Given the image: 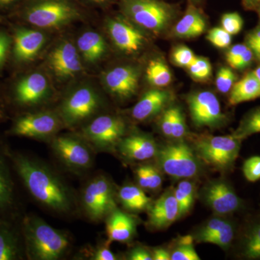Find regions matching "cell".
<instances>
[{
    "label": "cell",
    "instance_id": "484cf974",
    "mask_svg": "<svg viewBox=\"0 0 260 260\" xmlns=\"http://www.w3.org/2000/svg\"><path fill=\"white\" fill-rule=\"evenodd\" d=\"M259 97L260 84L251 72L233 85L229 102L230 105L235 106Z\"/></svg>",
    "mask_w": 260,
    "mask_h": 260
},
{
    "label": "cell",
    "instance_id": "7a4b0ae2",
    "mask_svg": "<svg viewBox=\"0 0 260 260\" xmlns=\"http://www.w3.org/2000/svg\"><path fill=\"white\" fill-rule=\"evenodd\" d=\"M25 257L30 260H58L69 252L71 239L68 233L51 226L35 215L20 220Z\"/></svg>",
    "mask_w": 260,
    "mask_h": 260
},
{
    "label": "cell",
    "instance_id": "9c48e42d",
    "mask_svg": "<svg viewBox=\"0 0 260 260\" xmlns=\"http://www.w3.org/2000/svg\"><path fill=\"white\" fill-rule=\"evenodd\" d=\"M125 124L120 118L103 115L95 118L83 130L84 139L95 151L109 152L116 149L125 135Z\"/></svg>",
    "mask_w": 260,
    "mask_h": 260
},
{
    "label": "cell",
    "instance_id": "ac0fdd59",
    "mask_svg": "<svg viewBox=\"0 0 260 260\" xmlns=\"http://www.w3.org/2000/svg\"><path fill=\"white\" fill-rule=\"evenodd\" d=\"M148 211V225L150 229L162 230L175 223L180 218V214L174 189H167L152 203Z\"/></svg>",
    "mask_w": 260,
    "mask_h": 260
},
{
    "label": "cell",
    "instance_id": "5b68a950",
    "mask_svg": "<svg viewBox=\"0 0 260 260\" xmlns=\"http://www.w3.org/2000/svg\"><path fill=\"white\" fill-rule=\"evenodd\" d=\"M156 158L162 172L174 179H191L201 171L199 158L194 150L183 142L158 148Z\"/></svg>",
    "mask_w": 260,
    "mask_h": 260
},
{
    "label": "cell",
    "instance_id": "9f6ffc18",
    "mask_svg": "<svg viewBox=\"0 0 260 260\" xmlns=\"http://www.w3.org/2000/svg\"><path fill=\"white\" fill-rule=\"evenodd\" d=\"M90 1L95 3H103L104 2L107 1V0H90Z\"/></svg>",
    "mask_w": 260,
    "mask_h": 260
},
{
    "label": "cell",
    "instance_id": "83f0119b",
    "mask_svg": "<svg viewBox=\"0 0 260 260\" xmlns=\"http://www.w3.org/2000/svg\"><path fill=\"white\" fill-rule=\"evenodd\" d=\"M78 47L85 60L94 62L106 51V43L102 36L95 32H84L78 40Z\"/></svg>",
    "mask_w": 260,
    "mask_h": 260
},
{
    "label": "cell",
    "instance_id": "ee69618b",
    "mask_svg": "<svg viewBox=\"0 0 260 260\" xmlns=\"http://www.w3.org/2000/svg\"><path fill=\"white\" fill-rule=\"evenodd\" d=\"M146 169L150 190H157L160 189L162 185V179L158 169L151 165H146Z\"/></svg>",
    "mask_w": 260,
    "mask_h": 260
},
{
    "label": "cell",
    "instance_id": "8d00e7d4",
    "mask_svg": "<svg viewBox=\"0 0 260 260\" xmlns=\"http://www.w3.org/2000/svg\"><path fill=\"white\" fill-rule=\"evenodd\" d=\"M207 39L215 47L224 49L230 45L232 38L223 28H213L208 32Z\"/></svg>",
    "mask_w": 260,
    "mask_h": 260
},
{
    "label": "cell",
    "instance_id": "c3c4849f",
    "mask_svg": "<svg viewBox=\"0 0 260 260\" xmlns=\"http://www.w3.org/2000/svg\"><path fill=\"white\" fill-rule=\"evenodd\" d=\"M253 56H254V53H253V51H251L249 48H248V49L243 53L242 55L239 56L237 60L234 61V62L231 65V67L234 68V69H244V68H246L248 65L250 64L251 61H252Z\"/></svg>",
    "mask_w": 260,
    "mask_h": 260
},
{
    "label": "cell",
    "instance_id": "7402d4cb",
    "mask_svg": "<svg viewBox=\"0 0 260 260\" xmlns=\"http://www.w3.org/2000/svg\"><path fill=\"white\" fill-rule=\"evenodd\" d=\"M139 75L131 67H117L108 72L105 83L112 93L120 98L134 95L138 86Z\"/></svg>",
    "mask_w": 260,
    "mask_h": 260
},
{
    "label": "cell",
    "instance_id": "bcb514c9",
    "mask_svg": "<svg viewBox=\"0 0 260 260\" xmlns=\"http://www.w3.org/2000/svg\"><path fill=\"white\" fill-rule=\"evenodd\" d=\"M247 46L260 60V27L249 34Z\"/></svg>",
    "mask_w": 260,
    "mask_h": 260
},
{
    "label": "cell",
    "instance_id": "8992f818",
    "mask_svg": "<svg viewBox=\"0 0 260 260\" xmlns=\"http://www.w3.org/2000/svg\"><path fill=\"white\" fill-rule=\"evenodd\" d=\"M76 8L67 0H38L26 5L22 18L39 28H53L78 17Z\"/></svg>",
    "mask_w": 260,
    "mask_h": 260
},
{
    "label": "cell",
    "instance_id": "8fae6325",
    "mask_svg": "<svg viewBox=\"0 0 260 260\" xmlns=\"http://www.w3.org/2000/svg\"><path fill=\"white\" fill-rule=\"evenodd\" d=\"M187 104L191 120L198 127H215L225 119L218 98L212 92L191 93Z\"/></svg>",
    "mask_w": 260,
    "mask_h": 260
},
{
    "label": "cell",
    "instance_id": "f1b7e54d",
    "mask_svg": "<svg viewBox=\"0 0 260 260\" xmlns=\"http://www.w3.org/2000/svg\"><path fill=\"white\" fill-rule=\"evenodd\" d=\"M146 75L149 83L159 88L167 86L172 82V73L169 67L160 60L150 61L147 68Z\"/></svg>",
    "mask_w": 260,
    "mask_h": 260
},
{
    "label": "cell",
    "instance_id": "1f68e13d",
    "mask_svg": "<svg viewBox=\"0 0 260 260\" xmlns=\"http://www.w3.org/2000/svg\"><path fill=\"white\" fill-rule=\"evenodd\" d=\"M234 236H235L234 228L230 222H228L218 232L204 238L201 243H209V244H215L224 250H226L234 241Z\"/></svg>",
    "mask_w": 260,
    "mask_h": 260
},
{
    "label": "cell",
    "instance_id": "f35d334b",
    "mask_svg": "<svg viewBox=\"0 0 260 260\" xmlns=\"http://www.w3.org/2000/svg\"><path fill=\"white\" fill-rule=\"evenodd\" d=\"M196 57L194 52L185 46H179L172 53L173 61L179 67L188 68Z\"/></svg>",
    "mask_w": 260,
    "mask_h": 260
},
{
    "label": "cell",
    "instance_id": "ab89813d",
    "mask_svg": "<svg viewBox=\"0 0 260 260\" xmlns=\"http://www.w3.org/2000/svg\"><path fill=\"white\" fill-rule=\"evenodd\" d=\"M187 133L184 114L179 107H174V120H173L172 138L180 140L184 138Z\"/></svg>",
    "mask_w": 260,
    "mask_h": 260
},
{
    "label": "cell",
    "instance_id": "44dd1931",
    "mask_svg": "<svg viewBox=\"0 0 260 260\" xmlns=\"http://www.w3.org/2000/svg\"><path fill=\"white\" fill-rule=\"evenodd\" d=\"M113 42L120 50L137 52L143 47L144 37L141 32L121 19L111 20L108 23Z\"/></svg>",
    "mask_w": 260,
    "mask_h": 260
},
{
    "label": "cell",
    "instance_id": "816d5d0a",
    "mask_svg": "<svg viewBox=\"0 0 260 260\" xmlns=\"http://www.w3.org/2000/svg\"><path fill=\"white\" fill-rule=\"evenodd\" d=\"M19 0H0V9H7L16 4Z\"/></svg>",
    "mask_w": 260,
    "mask_h": 260
},
{
    "label": "cell",
    "instance_id": "e575fe53",
    "mask_svg": "<svg viewBox=\"0 0 260 260\" xmlns=\"http://www.w3.org/2000/svg\"><path fill=\"white\" fill-rule=\"evenodd\" d=\"M236 75L229 68H222L218 70L216 77V87L219 91L226 93L230 91L235 83Z\"/></svg>",
    "mask_w": 260,
    "mask_h": 260
},
{
    "label": "cell",
    "instance_id": "d590c367",
    "mask_svg": "<svg viewBox=\"0 0 260 260\" xmlns=\"http://www.w3.org/2000/svg\"><path fill=\"white\" fill-rule=\"evenodd\" d=\"M243 24V19L237 13H225L221 18L222 28L232 36L242 30Z\"/></svg>",
    "mask_w": 260,
    "mask_h": 260
},
{
    "label": "cell",
    "instance_id": "3957f363",
    "mask_svg": "<svg viewBox=\"0 0 260 260\" xmlns=\"http://www.w3.org/2000/svg\"><path fill=\"white\" fill-rule=\"evenodd\" d=\"M115 189L104 175H97L87 183L82 191L81 205L85 215L93 222L107 218L116 208Z\"/></svg>",
    "mask_w": 260,
    "mask_h": 260
},
{
    "label": "cell",
    "instance_id": "f5cc1de1",
    "mask_svg": "<svg viewBox=\"0 0 260 260\" xmlns=\"http://www.w3.org/2000/svg\"><path fill=\"white\" fill-rule=\"evenodd\" d=\"M253 74L254 75V76L256 77V79H257L258 82H259L260 84V65L258 68H256L254 71H252Z\"/></svg>",
    "mask_w": 260,
    "mask_h": 260
},
{
    "label": "cell",
    "instance_id": "9a60e30c",
    "mask_svg": "<svg viewBox=\"0 0 260 260\" xmlns=\"http://www.w3.org/2000/svg\"><path fill=\"white\" fill-rule=\"evenodd\" d=\"M17 217L0 216V260L25 257L21 227Z\"/></svg>",
    "mask_w": 260,
    "mask_h": 260
},
{
    "label": "cell",
    "instance_id": "cb8c5ba5",
    "mask_svg": "<svg viewBox=\"0 0 260 260\" xmlns=\"http://www.w3.org/2000/svg\"><path fill=\"white\" fill-rule=\"evenodd\" d=\"M171 100L169 91L160 89L149 90L135 104L132 116L137 121H143L157 115L167 107Z\"/></svg>",
    "mask_w": 260,
    "mask_h": 260
},
{
    "label": "cell",
    "instance_id": "603a6c76",
    "mask_svg": "<svg viewBox=\"0 0 260 260\" xmlns=\"http://www.w3.org/2000/svg\"><path fill=\"white\" fill-rule=\"evenodd\" d=\"M50 61L54 73L61 78L74 76L82 70L78 51L71 43L58 46L51 53Z\"/></svg>",
    "mask_w": 260,
    "mask_h": 260
},
{
    "label": "cell",
    "instance_id": "30bf717a",
    "mask_svg": "<svg viewBox=\"0 0 260 260\" xmlns=\"http://www.w3.org/2000/svg\"><path fill=\"white\" fill-rule=\"evenodd\" d=\"M59 118L51 112L32 113L17 116L7 132L9 136L32 139H47L60 128Z\"/></svg>",
    "mask_w": 260,
    "mask_h": 260
},
{
    "label": "cell",
    "instance_id": "4dcf8cb0",
    "mask_svg": "<svg viewBox=\"0 0 260 260\" xmlns=\"http://www.w3.org/2000/svg\"><path fill=\"white\" fill-rule=\"evenodd\" d=\"M243 255L249 259H260V222L251 228L244 241Z\"/></svg>",
    "mask_w": 260,
    "mask_h": 260
},
{
    "label": "cell",
    "instance_id": "f6af8a7d",
    "mask_svg": "<svg viewBox=\"0 0 260 260\" xmlns=\"http://www.w3.org/2000/svg\"><path fill=\"white\" fill-rule=\"evenodd\" d=\"M89 257L93 260H116L117 256L108 247L107 245L97 247L93 251H90Z\"/></svg>",
    "mask_w": 260,
    "mask_h": 260
},
{
    "label": "cell",
    "instance_id": "ffe728a7",
    "mask_svg": "<svg viewBox=\"0 0 260 260\" xmlns=\"http://www.w3.org/2000/svg\"><path fill=\"white\" fill-rule=\"evenodd\" d=\"M106 229L108 244L128 243L136 235L137 220L133 215L116 208L106 218Z\"/></svg>",
    "mask_w": 260,
    "mask_h": 260
},
{
    "label": "cell",
    "instance_id": "4fadbf2b",
    "mask_svg": "<svg viewBox=\"0 0 260 260\" xmlns=\"http://www.w3.org/2000/svg\"><path fill=\"white\" fill-rule=\"evenodd\" d=\"M47 78L40 73L24 75L13 84L10 99L16 107H32L42 102L48 94Z\"/></svg>",
    "mask_w": 260,
    "mask_h": 260
},
{
    "label": "cell",
    "instance_id": "11a10c76",
    "mask_svg": "<svg viewBox=\"0 0 260 260\" xmlns=\"http://www.w3.org/2000/svg\"><path fill=\"white\" fill-rule=\"evenodd\" d=\"M246 3H249V4H257V3H260V0H245Z\"/></svg>",
    "mask_w": 260,
    "mask_h": 260
},
{
    "label": "cell",
    "instance_id": "836d02e7",
    "mask_svg": "<svg viewBox=\"0 0 260 260\" xmlns=\"http://www.w3.org/2000/svg\"><path fill=\"white\" fill-rule=\"evenodd\" d=\"M187 68L191 76L197 80L208 79L211 75V64L209 60L205 58L197 56L194 61Z\"/></svg>",
    "mask_w": 260,
    "mask_h": 260
},
{
    "label": "cell",
    "instance_id": "2e32d148",
    "mask_svg": "<svg viewBox=\"0 0 260 260\" xmlns=\"http://www.w3.org/2000/svg\"><path fill=\"white\" fill-rule=\"evenodd\" d=\"M11 53L15 64H23L32 60L42 49L45 36L42 32L18 27L12 36Z\"/></svg>",
    "mask_w": 260,
    "mask_h": 260
},
{
    "label": "cell",
    "instance_id": "ba28073f",
    "mask_svg": "<svg viewBox=\"0 0 260 260\" xmlns=\"http://www.w3.org/2000/svg\"><path fill=\"white\" fill-rule=\"evenodd\" d=\"M51 148L67 169L83 172L93 167L95 150L84 138L61 135L52 140Z\"/></svg>",
    "mask_w": 260,
    "mask_h": 260
},
{
    "label": "cell",
    "instance_id": "f546056e",
    "mask_svg": "<svg viewBox=\"0 0 260 260\" xmlns=\"http://www.w3.org/2000/svg\"><path fill=\"white\" fill-rule=\"evenodd\" d=\"M171 260H200L195 250L194 238L190 235L180 237L177 241V246L173 249Z\"/></svg>",
    "mask_w": 260,
    "mask_h": 260
},
{
    "label": "cell",
    "instance_id": "6da1fadb",
    "mask_svg": "<svg viewBox=\"0 0 260 260\" xmlns=\"http://www.w3.org/2000/svg\"><path fill=\"white\" fill-rule=\"evenodd\" d=\"M9 156L13 171L32 199L56 213L73 211L74 196L55 172L37 159L10 149Z\"/></svg>",
    "mask_w": 260,
    "mask_h": 260
},
{
    "label": "cell",
    "instance_id": "7bdbcfd3",
    "mask_svg": "<svg viewBox=\"0 0 260 260\" xmlns=\"http://www.w3.org/2000/svg\"><path fill=\"white\" fill-rule=\"evenodd\" d=\"M174 107H171L164 112L160 120V129L162 134L167 138H172L173 120H174Z\"/></svg>",
    "mask_w": 260,
    "mask_h": 260
},
{
    "label": "cell",
    "instance_id": "b9f144b4",
    "mask_svg": "<svg viewBox=\"0 0 260 260\" xmlns=\"http://www.w3.org/2000/svg\"><path fill=\"white\" fill-rule=\"evenodd\" d=\"M174 194H175L176 199H177L178 205H179L180 218L181 217L185 216L186 214L190 211L194 203H191L190 200L188 199L184 191L179 189L178 186L176 189H174Z\"/></svg>",
    "mask_w": 260,
    "mask_h": 260
},
{
    "label": "cell",
    "instance_id": "52a82bcc",
    "mask_svg": "<svg viewBox=\"0 0 260 260\" xmlns=\"http://www.w3.org/2000/svg\"><path fill=\"white\" fill-rule=\"evenodd\" d=\"M122 8L135 23L154 32L167 28L174 18L172 7L159 0H124Z\"/></svg>",
    "mask_w": 260,
    "mask_h": 260
},
{
    "label": "cell",
    "instance_id": "d4e9b609",
    "mask_svg": "<svg viewBox=\"0 0 260 260\" xmlns=\"http://www.w3.org/2000/svg\"><path fill=\"white\" fill-rule=\"evenodd\" d=\"M118 200L123 208L131 213H140L148 210L152 204L151 199L138 185L128 184L121 186L117 192Z\"/></svg>",
    "mask_w": 260,
    "mask_h": 260
},
{
    "label": "cell",
    "instance_id": "7dc6e473",
    "mask_svg": "<svg viewBox=\"0 0 260 260\" xmlns=\"http://www.w3.org/2000/svg\"><path fill=\"white\" fill-rule=\"evenodd\" d=\"M126 257L129 260H153L152 253L142 246L133 248L129 251Z\"/></svg>",
    "mask_w": 260,
    "mask_h": 260
},
{
    "label": "cell",
    "instance_id": "6f0895ef",
    "mask_svg": "<svg viewBox=\"0 0 260 260\" xmlns=\"http://www.w3.org/2000/svg\"><path fill=\"white\" fill-rule=\"evenodd\" d=\"M1 20H2V17L0 16V21H1Z\"/></svg>",
    "mask_w": 260,
    "mask_h": 260
},
{
    "label": "cell",
    "instance_id": "681fc988",
    "mask_svg": "<svg viewBox=\"0 0 260 260\" xmlns=\"http://www.w3.org/2000/svg\"><path fill=\"white\" fill-rule=\"evenodd\" d=\"M248 48V46L245 44H237L231 48L226 54V60L229 64L231 66Z\"/></svg>",
    "mask_w": 260,
    "mask_h": 260
},
{
    "label": "cell",
    "instance_id": "4316f807",
    "mask_svg": "<svg viewBox=\"0 0 260 260\" xmlns=\"http://www.w3.org/2000/svg\"><path fill=\"white\" fill-rule=\"evenodd\" d=\"M206 28V22L194 7L189 6L185 15L176 24L174 34L179 38L190 39L199 37Z\"/></svg>",
    "mask_w": 260,
    "mask_h": 260
},
{
    "label": "cell",
    "instance_id": "7c38bea8",
    "mask_svg": "<svg viewBox=\"0 0 260 260\" xmlns=\"http://www.w3.org/2000/svg\"><path fill=\"white\" fill-rule=\"evenodd\" d=\"M99 107V99L92 89L81 88L67 98L61 109V117L73 126L93 114Z\"/></svg>",
    "mask_w": 260,
    "mask_h": 260
},
{
    "label": "cell",
    "instance_id": "d6986e66",
    "mask_svg": "<svg viewBox=\"0 0 260 260\" xmlns=\"http://www.w3.org/2000/svg\"><path fill=\"white\" fill-rule=\"evenodd\" d=\"M123 158L132 161H145L156 156L158 148L150 137L134 134L124 137L116 148Z\"/></svg>",
    "mask_w": 260,
    "mask_h": 260
},
{
    "label": "cell",
    "instance_id": "60d3db41",
    "mask_svg": "<svg viewBox=\"0 0 260 260\" xmlns=\"http://www.w3.org/2000/svg\"><path fill=\"white\" fill-rule=\"evenodd\" d=\"M12 37L6 32L0 30V71L8 60L12 47Z\"/></svg>",
    "mask_w": 260,
    "mask_h": 260
},
{
    "label": "cell",
    "instance_id": "277c9868",
    "mask_svg": "<svg viewBox=\"0 0 260 260\" xmlns=\"http://www.w3.org/2000/svg\"><path fill=\"white\" fill-rule=\"evenodd\" d=\"M242 140L233 135L203 136L194 142L198 158L218 170H227L239 156Z\"/></svg>",
    "mask_w": 260,
    "mask_h": 260
},
{
    "label": "cell",
    "instance_id": "f907efd6",
    "mask_svg": "<svg viewBox=\"0 0 260 260\" xmlns=\"http://www.w3.org/2000/svg\"><path fill=\"white\" fill-rule=\"evenodd\" d=\"M153 260H171V254L169 251L162 248H155L152 252Z\"/></svg>",
    "mask_w": 260,
    "mask_h": 260
},
{
    "label": "cell",
    "instance_id": "74e56055",
    "mask_svg": "<svg viewBox=\"0 0 260 260\" xmlns=\"http://www.w3.org/2000/svg\"><path fill=\"white\" fill-rule=\"evenodd\" d=\"M243 174L246 180L255 182L260 179V156L246 159L243 165Z\"/></svg>",
    "mask_w": 260,
    "mask_h": 260
},
{
    "label": "cell",
    "instance_id": "680465c9",
    "mask_svg": "<svg viewBox=\"0 0 260 260\" xmlns=\"http://www.w3.org/2000/svg\"><path fill=\"white\" fill-rule=\"evenodd\" d=\"M259 17H260V8H259Z\"/></svg>",
    "mask_w": 260,
    "mask_h": 260
},
{
    "label": "cell",
    "instance_id": "db71d44e",
    "mask_svg": "<svg viewBox=\"0 0 260 260\" xmlns=\"http://www.w3.org/2000/svg\"><path fill=\"white\" fill-rule=\"evenodd\" d=\"M5 117V111L4 106H3V102H2L1 99H0V120Z\"/></svg>",
    "mask_w": 260,
    "mask_h": 260
},
{
    "label": "cell",
    "instance_id": "e0dca14e",
    "mask_svg": "<svg viewBox=\"0 0 260 260\" xmlns=\"http://www.w3.org/2000/svg\"><path fill=\"white\" fill-rule=\"evenodd\" d=\"M203 196L207 205L218 215L234 213L241 206L240 198L225 181L210 183L205 187Z\"/></svg>",
    "mask_w": 260,
    "mask_h": 260
},
{
    "label": "cell",
    "instance_id": "5bb4252c",
    "mask_svg": "<svg viewBox=\"0 0 260 260\" xmlns=\"http://www.w3.org/2000/svg\"><path fill=\"white\" fill-rule=\"evenodd\" d=\"M9 147L0 141V216H18L16 186Z\"/></svg>",
    "mask_w": 260,
    "mask_h": 260
},
{
    "label": "cell",
    "instance_id": "d6a6232c",
    "mask_svg": "<svg viewBox=\"0 0 260 260\" xmlns=\"http://www.w3.org/2000/svg\"><path fill=\"white\" fill-rule=\"evenodd\" d=\"M260 133V108L251 113L250 115L246 117L239 129L234 133V136L239 139H244L246 137L250 136L253 134Z\"/></svg>",
    "mask_w": 260,
    "mask_h": 260
}]
</instances>
